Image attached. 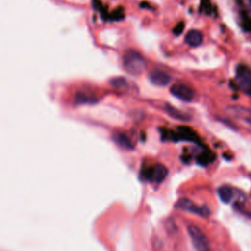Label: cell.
<instances>
[{
  "label": "cell",
  "instance_id": "6da1fadb",
  "mask_svg": "<svg viewBox=\"0 0 251 251\" xmlns=\"http://www.w3.org/2000/svg\"><path fill=\"white\" fill-rule=\"evenodd\" d=\"M123 66L131 75H140L146 68L144 57L136 50H128L123 57Z\"/></svg>",
  "mask_w": 251,
  "mask_h": 251
},
{
  "label": "cell",
  "instance_id": "7a4b0ae2",
  "mask_svg": "<svg viewBox=\"0 0 251 251\" xmlns=\"http://www.w3.org/2000/svg\"><path fill=\"white\" fill-rule=\"evenodd\" d=\"M218 195L225 204L237 203L241 205L244 202V195L229 185H222L218 188Z\"/></svg>",
  "mask_w": 251,
  "mask_h": 251
},
{
  "label": "cell",
  "instance_id": "3957f363",
  "mask_svg": "<svg viewBox=\"0 0 251 251\" xmlns=\"http://www.w3.org/2000/svg\"><path fill=\"white\" fill-rule=\"evenodd\" d=\"M187 232L191 238L193 246L198 251H205L208 248L209 242L204 232L195 225H189L187 226Z\"/></svg>",
  "mask_w": 251,
  "mask_h": 251
},
{
  "label": "cell",
  "instance_id": "277c9868",
  "mask_svg": "<svg viewBox=\"0 0 251 251\" xmlns=\"http://www.w3.org/2000/svg\"><path fill=\"white\" fill-rule=\"evenodd\" d=\"M236 82L242 92L251 96V71L245 66H239L236 71Z\"/></svg>",
  "mask_w": 251,
  "mask_h": 251
},
{
  "label": "cell",
  "instance_id": "5b68a950",
  "mask_svg": "<svg viewBox=\"0 0 251 251\" xmlns=\"http://www.w3.org/2000/svg\"><path fill=\"white\" fill-rule=\"evenodd\" d=\"M226 112L239 121L243 126L251 129V110L243 106H229L226 108Z\"/></svg>",
  "mask_w": 251,
  "mask_h": 251
},
{
  "label": "cell",
  "instance_id": "8992f818",
  "mask_svg": "<svg viewBox=\"0 0 251 251\" xmlns=\"http://www.w3.org/2000/svg\"><path fill=\"white\" fill-rule=\"evenodd\" d=\"M170 92L173 96H175L176 98H177L181 101H184V102H189L194 97L193 89L184 83L173 84L170 88Z\"/></svg>",
  "mask_w": 251,
  "mask_h": 251
},
{
  "label": "cell",
  "instance_id": "52a82bcc",
  "mask_svg": "<svg viewBox=\"0 0 251 251\" xmlns=\"http://www.w3.org/2000/svg\"><path fill=\"white\" fill-rule=\"evenodd\" d=\"M176 206L178 209H181L183 211L192 213V214H197L201 217H208L210 215V211L207 207H199L197 205H195L190 199L187 198H180Z\"/></svg>",
  "mask_w": 251,
  "mask_h": 251
},
{
  "label": "cell",
  "instance_id": "ba28073f",
  "mask_svg": "<svg viewBox=\"0 0 251 251\" xmlns=\"http://www.w3.org/2000/svg\"><path fill=\"white\" fill-rule=\"evenodd\" d=\"M149 81L157 86H166L171 83L172 75L163 70H153L148 74Z\"/></svg>",
  "mask_w": 251,
  "mask_h": 251
},
{
  "label": "cell",
  "instance_id": "9c48e42d",
  "mask_svg": "<svg viewBox=\"0 0 251 251\" xmlns=\"http://www.w3.org/2000/svg\"><path fill=\"white\" fill-rule=\"evenodd\" d=\"M167 176H168L167 167L164 166L163 164H157L153 168H151L149 177L153 181H155L157 183H160L166 178Z\"/></svg>",
  "mask_w": 251,
  "mask_h": 251
},
{
  "label": "cell",
  "instance_id": "30bf717a",
  "mask_svg": "<svg viewBox=\"0 0 251 251\" xmlns=\"http://www.w3.org/2000/svg\"><path fill=\"white\" fill-rule=\"evenodd\" d=\"M203 41V34L196 29L189 30L185 35V42L191 47L199 46Z\"/></svg>",
  "mask_w": 251,
  "mask_h": 251
},
{
  "label": "cell",
  "instance_id": "8fae6325",
  "mask_svg": "<svg viewBox=\"0 0 251 251\" xmlns=\"http://www.w3.org/2000/svg\"><path fill=\"white\" fill-rule=\"evenodd\" d=\"M165 110H166L167 114L175 120H178V121H187V120H189V116L187 114L177 110L176 108H175V107H173L169 104H167L165 106Z\"/></svg>",
  "mask_w": 251,
  "mask_h": 251
},
{
  "label": "cell",
  "instance_id": "7c38bea8",
  "mask_svg": "<svg viewBox=\"0 0 251 251\" xmlns=\"http://www.w3.org/2000/svg\"><path fill=\"white\" fill-rule=\"evenodd\" d=\"M75 101L76 104H86V103H94L95 98L90 94L85 92H77L75 96Z\"/></svg>",
  "mask_w": 251,
  "mask_h": 251
},
{
  "label": "cell",
  "instance_id": "4fadbf2b",
  "mask_svg": "<svg viewBox=\"0 0 251 251\" xmlns=\"http://www.w3.org/2000/svg\"><path fill=\"white\" fill-rule=\"evenodd\" d=\"M114 140L120 145L125 148H132V143L128 139V137L126 134L123 133H117L114 135Z\"/></svg>",
  "mask_w": 251,
  "mask_h": 251
},
{
  "label": "cell",
  "instance_id": "5bb4252c",
  "mask_svg": "<svg viewBox=\"0 0 251 251\" xmlns=\"http://www.w3.org/2000/svg\"><path fill=\"white\" fill-rule=\"evenodd\" d=\"M179 135L183 137L185 140L189 141H197V136L196 133L189 127H180L179 128Z\"/></svg>",
  "mask_w": 251,
  "mask_h": 251
},
{
  "label": "cell",
  "instance_id": "9a60e30c",
  "mask_svg": "<svg viewBox=\"0 0 251 251\" xmlns=\"http://www.w3.org/2000/svg\"><path fill=\"white\" fill-rule=\"evenodd\" d=\"M111 84L116 87V88H121V87H126V81L122 78V77H119V78H115L111 81Z\"/></svg>",
  "mask_w": 251,
  "mask_h": 251
},
{
  "label": "cell",
  "instance_id": "2e32d148",
  "mask_svg": "<svg viewBox=\"0 0 251 251\" xmlns=\"http://www.w3.org/2000/svg\"><path fill=\"white\" fill-rule=\"evenodd\" d=\"M210 161H211V159L209 158V154H203V155H201V156L198 157V162H199L201 165H206V164H208Z\"/></svg>",
  "mask_w": 251,
  "mask_h": 251
}]
</instances>
